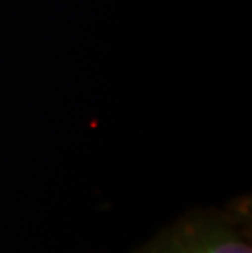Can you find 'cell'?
I'll use <instances>...</instances> for the list:
<instances>
[{"mask_svg":"<svg viewBox=\"0 0 252 253\" xmlns=\"http://www.w3.org/2000/svg\"><path fill=\"white\" fill-rule=\"evenodd\" d=\"M135 253H252L246 208L197 209L165 225Z\"/></svg>","mask_w":252,"mask_h":253,"instance_id":"cell-1","label":"cell"}]
</instances>
